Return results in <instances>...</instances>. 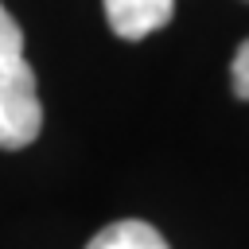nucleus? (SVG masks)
Here are the masks:
<instances>
[{"label":"nucleus","instance_id":"2","mask_svg":"<svg viewBox=\"0 0 249 249\" xmlns=\"http://www.w3.org/2000/svg\"><path fill=\"white\" fill-rule=\"evenodd\" d=\"M101 4H105V19L113 35L128 43L163 31L175 16V0H101Z\"/></svg>","mask_w":249,"mask_h":249},{"label":"nucleus","instance_id":"4","mask_svg":"<svg viewBox=\"0 0 249 249\" xmlns=\"http://www.w3.org/2000/svg\"><path fill=\"white\" fill-rule=\"evenodd\" d=\"M230 86H233V97L249 101V39L233 51V62H230Z\"/></svg>","mask_w":249,"mask_h":249},{"label":"nucleus","instance_id":"3","mask_svg":"<svg viewBox=\"0 0 249 249\" xmlns=\"http://www.w3.org/2000/svg\"><path fill=\"white\" fill-rule=\"evenodd\" d=\"M86 249H171L163 241V233L140 218H121V222H109L105 230H97L89 237Z\"/></svg>","mask_w":249,"mask_h":249},{"label":"nucleus","instance_id":"1","mask_svg":"<svg viewBox=\"0 0 249 249\" xmlns=\"http://www.w3.org/2000/svg\"><path fill=\"white\" fill-rule=\"evenodd\" d=\"M43 128V105L35 93V70L23 54V31L0 4V148H27Z\"/></svg>","mask_w":249,"mask_h":249}]
</instances>
